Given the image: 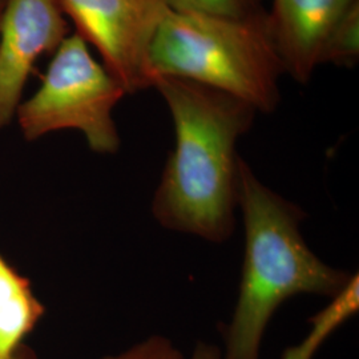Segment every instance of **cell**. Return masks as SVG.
Wrapping results in <instances>:
<instances>
[{
    "label": "cell",
    "instance_id": "1",
    "mask_svg": "<svg viewBox=\"0 0 359 359\" xmlns=\"http://www.w3.org/2000/svg\"><path fill=\"white\" fill-rule=\"evenodd\" d=\"M175 127L152 198V216L168 231L213 244L231 238L237 210V142L257 111L225 92L177 77H156Z\"/></svg>",
    "mask_w": 359,
    "mask_h": 359
},
{
    "label": "cell",
    "instance_id": "2",
    "mask_svg": "<svg viewBox=\"0 0 359 359\" xmlns=\"http://www.w3.org/2000/svg\"><path fill=\"white\" fill-rule=\"evenodd\" d=\"M237 206L244 219L243 274L222 359H259L261 344L277 309L299 294H339L353 277L317 256L305 241L306 213L271 191L240 157Z\"/></svg>",
    "mask_w": 359,
    "mask_h": 359
},
{
    "label": "cell",
    "instance_id": "3",
    "mask_svg": "<svg viewBox=\"0 0 359 359\" xmlns=\"http://www.w3.org/2000/svg\"><path fill=\"white\" fill-rule=\"evenodd\" d=\"M149 72L225 92L257 112H273L281 99L283 63L268 13L236 19L169 8L149 50Z\"/></svg>",
    "mask_w": 359,
    "mask_h": 359
},
{
    "label": "cell",
    "instance_id": "4",
    "mask_svg": "<svg viewBox=\"0 0 359 359\" xmlns=\"http://www.w3.org/2000/svg\"><path fill=\"white\" fill-rule=\"evenodd\" d=\"M126 95L123 86L93 57L90 44L75 31L53 52L39 90L20 103L15 118L27 142L74 129L86 137L90 151L116 154L121 140L114 109Z\"/></svg>",
    "mask_w": 359,
    "mask_h": 359
},
{
    "label": "cell",
    "instance_id": "5",
    "mask_svg": "<svg viewBox=\"0 0 359 359\" xmlns=\"http://www.w3.org/2000/svg\"><path fill=\"white\" fill-rule=\"evenodd\" d=\"M127 95L152 87L149 50L167 0H57Z\"/></svg>",
    "mask_w": 359,
    "mask_h": 359
},
{
    "label": "cell",
    "instance_id": "6",
    "mask_svg": "<svg viewBox=\"0 0 359 359\" xmlns=\"http://www.w3.org/2000/svg\"><path fill=\"white\" fill-rule=\"evenodd\" d=\"M57 0H6L0 18V129L11 124L34 65L69 35Z\"/></svg>",
    "mask_w": 359,
    "mask_h": 359
},
{
    "label": "cell",
    "instance_id": "7",
    "mask_svg": "<svg viewBox=\"0 0 359 359\" xmlns=\"http://www.w3.org/2000/svg\"><path fill=\"white\" fill-rule=\"evenodd\" d=\"M357 0H273L270 34L285 74L305 84L335 23Z\"/></svg>",
    "mask_w": 359,
    "mask_h": 359
},
{
    "label": "cell",
    "instance_id": "8",
    "mask_svg": "<svg viewBox=\"0 0 359 359\" xmlns=\"http://www.w3.org/2000/svg\"><path fill=\"white\" fill-rule=\"evenodd\" d=\"M44 313L29 283L0 255V359L19 350Z\"/></svg>",
    "mask_w": 359,
    "mask_h": 359
},
{
    "label": "cell",
    "instance_id": "9",
    "mask_svg": "<svg viewBox=\"0 0 359 359\" xmlns=\"http://www.w3.org/2000/svg\"><path fill=\"white\" fill-rule=\"evenodd\" d=\"M359 311V276L354 273L346 287L309 320L310 330L304 339L283 351V359H313L325 341Z\"/></svg>",
    "mask_w": 359,
    "mask_h": 359
},
{
    "label": "cell",
    "instance_id": "10",
    "mask_svg": "<svg viewBox=\"0 0 359 359\" xmlns=\"http://www.w3.org/2000/svg\"><path fill=\"white\" fill-rule=\"evenodd\" d=\"M359 59V0L335 23L322 47L320 65L351 68Z\"/></svg>",
    "mask_w": 359,
    "mask_h": 359
},
{
    "label": "cell",
    "instance_id": "11",
    "mask_svg": "<svg viewBox=\"0 0 359 359\" xmlns=\"http://www.w3.org/2000/svg\"><path fill=\"white\" fill-rule=\"evenodd\" d=\"M177 11L212 13L226 18L246 19L266 13L262 0H167Z\"/></svg>",
    "mask_w": 359,
    "mask_h": 359
},
{
    "label": "cell",
    "instance_id": "12",
    "mask_svg": "<svg viewBox=\"0 0 359 359\" xmlns=\"http://www.w3.org/2000/svg\"><path fill=\"white\" fill-rule=\"evenodd\" d=\"M102 359H185V357L167 337L151 335L118 354Z\"/></svg>",
    "mask_w": 359,
    "mask_h": 359
},
{
    "label": "cell",
    "instance_id": "13",
    "mask_svg": "<svg viewBox=\"0 0 359 359\" xmlns=\"http://www.w3.org/2000/svg\"><path fill=\"white\" fill-rule=\"evenodd\" d=\"M189 359H222V351L221 347L216 345L208 342H197Z\"/></svg>",
    "mask_w": 359,
    "mask_h": 359
},
{
    "label": "cell",
    "instance_id": "14",
    "mask_svg": "<svg viewBox=\"0 0 359 359\" xmlns=\"http://www.w3.org/2000/svg\"><path fill=\"white\" fill-rule=\"evenodd\" d=\"M3 359H22V357L19 355V351H15L11 357H7V358Z\"/></svg>",
    "mask_w": 359,
    "mask_h": 359
},
{
    "label": "cell",
    "instance_id": "15",
    "mask_svg": "<svg viewBox=\"0 0 359 359\" xmlns=\"http://www.w3.org/2000/svg\"><path fill=\"white\" fill-rule=\"evenodd\" d=\"M4 4H6V0H0V18H1V13H3Z\"/></svg>",
    "mask_w": 359,
    "mask_h": 359
}]
</instances>
